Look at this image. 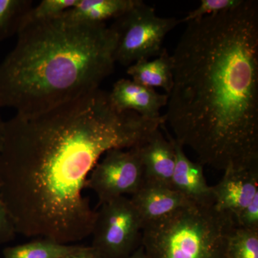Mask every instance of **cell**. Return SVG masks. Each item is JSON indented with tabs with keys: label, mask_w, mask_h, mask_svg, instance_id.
<instances>
[{
	"label": "cell",
	"mask_w": 258,
	"mask_h": 258,
	"mask_svg": "<svg viewBox=\"0 0 258 258\" xmlns=\"http://www.w3.org/2000/svg\"><path fill=\"white\" fill-rule=\"evenodd\" d=\"M5 121L3 120L0 113V139H1L2 133H3V125H4Z\"/></svg>",
	"instance_id": "cell-24"
},
{
	"label": "cell",
	"mask_w": 258,
	"mask_h": 258,
	"mask_svg": "<svg viewBox=\"0 0 258 258\" xmlns=\"http://www.w3.org/2000/svg\"><path fill=\"white\" fill-rule=\"evenodd\" d=\"M186 24L171 55L166 123L203 165L258 166V2Z\"/></svg>",
	"instance_id": "cell-2"
},
{
	"label": "cell",
	"mask_w": 258,
	"mask_h": 258,
	"mask_svg": "<svg viewBox=\"0 0 258 258\" xmlns=\"http://www.w3.org/2000/svg\"><path fill=\"white\" fill-rule=\"evenodd\" d=\"M212 189L215 208L235 217L258 195V166L225 171L221 181Z\"/></svg>",
	"instance_id": "cell-8"
},
{
	"label": "cell",
	"mask_w": 258,
	"mask_h": 258,
	"mask_svg": "<svg viewBox=\"0 0 258 258\" xmlns=\"http://www.w3.org/2000/svg\"><path fill=\"white\" fill-rule=\"evenodd\" d=\"M114 20L111 28L116 35L115 62L128 67L160 55L166 35L181 23L176 18L158 16L154 8L141 0Z\"/></svg>",
	"instance_id": "cell-5"
},
{
	"label": "cell",
	"mask_w": 258,
	"mask_h": 258,
	"mask_svg": "<svg viewBox=\"0 0 258 258\" xmlns=\"http://www.w3.org/2000/svg\"><path fill=\"white\" fill-rule=\"evenodd\" d=\"M236 226L233 215L215 205L191 204L144 224L141 244L148 258H226Z\"/></svg>",
	"instance_id": "cell-4"
},
{
	"label": "cell",
	"mask_w": 258,
	"mask_h": 258,
	"mask_svg": "<svg viewBox=\"0 0 258 258\" xmlns=\"http://www.w3.org/2000/svg\"><path fill=\"white\" fill-rule=\"evenodd\" d=\"M143 227L130 199H113L97 212L92 247L105 258H128L139 247Z\"/></svg>",
	"instance_id": "cell-6"
},
{
	"label": "cell",
	"mask_w": 258,
	"mask_h": 258,
	"mask_svg": "<svg viewBox=\"0 0 258 258\" xmlns=\"http://www.w3.org/2000/svg\"><path fill=\"white\" fill-rule=\"evenodd\" d=\"M0 63V108L44 113L99 88L114 69L116 35L106 24L63 17L24 25Z\"/></svg>",
	"instance_id": "cell-3"
},
{
	"label": "cell",
	"mask_w": 258,
	"mask_h": 258,
	"mask_svg": "<svg viewBox=\"0 0 258 258\" xmlns=\"http://www.w3.org/2000/svg\"><path fill=\"white\" fill-rule=\"evenodd\" d=\"M80 246L58 243L47 239L32 241L6 247L4 258H62L79 249Z\"/></svg>",
	"instance_id": "cell-15"
},
{
	"label": "cell",
	"mask_w": 258,
	"mask_h": 258,
	"mask_svg": "<svg viewBox=\"0 0 258 258\" xmlns=\"http://www.w3.org/2000/svg\"><path fill=\"white\" fill-rule=\"evenodd\" d=\"M226 258H258V230L236 226L227 239Z\"/></svg>",
	"instance_id": "cell-17"
},
{
	"label": "cell",
	"mask_w": 258,
	"mask_h": 258,
	"mask_svg": "<svg viewBox=\"0 0 258 258\" xmlns=\"http://www.w3.org/2000/svg\"><path fill=\"white\" fill-rule=\"evenodd\" d=\"M127 74L134 82L148 88H163L169 94L173 86L171 55L164 50L154 60H141L131 64Z\"/></svg>",
	"instance_id": "cell-14"
},
{
	"label": "cell",
	"mask_w": 258,
	"mask_h": 258,
	"mask_svg": "<svg viewBox=\"0 0 258 258\" xmlns=\"http://www.w3.org/2000/svg\"><path fill=\"white\" fill-rule=\"evenodd\" d=\"M161 127L166 131L168 139L164 138L159 128L139 146L144 167V183L171 188V179L176 164V152L172 139L166 131L165 123H163Z\"/></svg>",
	"instance_id": "cell-9"
},
{
	"label": "cell",
	"mask_w": 258,
	"mask_h": 258,
	"mask_svg": "<svg viewBox=\"0 0 258 258\" xmlns=\"http://www.w3.org/2000/svg\"><path fill=\"white\" fill-rule=\"evenodd\" d=\"M79 0H42L32 6L24 17L21 27L32 22L57 18L74 6ZM20 27V28H21Z\"/></svg>",
	"instance_id": "cell-18"
},
{
	"label": "cell",
	"mask_w": 258,
	"mask_h": 258,
	"mask_svg": "<svg viewBox=\"0 0 258 258\" xmlns=\"http://www.w3.org/2000/svg\"><path fill=\"white\" fill-rule=\"evenodd\" d=\"M62 258H105L96 249L80 246L79 249Z\"/></svg>",
	"instance_id": "cell-22"
},
{
	"label": "cell",
	"mask_w": 258,
	"mask_h": 258,
	"mask_svg": "<svg viewBox=\"0 0 258 258\" xmlns=\"http://www.w3.org/2000/svg\"><path fill=\"white\" fill-rule=\"evenodd\" d=\"M16 234L13 220L0 194V244L13 240Z\"/></svg>",
	"instance_id": "cell-21"
},
{
	"label": "cell",
	"mask_w": 258,
	"mask_h": 258,
	"mask_svg": "<svg viewBox=\"0 0 258 258\" xmlns=\"http://www.w3.org/2000/svg\"><path fill=\"white\" fill-rule=\"evenodd\" d=\"M171 139L175 149L176 164L171 187L193 203L215 205L212 186L207 184L203 164L190 160L185 155L182 146L173 137Z\"/></svg>",
	"instance_id": "cell-11"
},
{
	"label": "cell",
	"mask_w": 258,
	"mask_h": 258,
	"mask_svg": "<svg viewBox=\"0 0 258 258\" xmlns=\"http://www.w3.org/2000/svg\"><path fill=\"white\" fill-rule=\"evenodd\" d=\"M138 0H79L61 15L75 23L101 25L115 20L137 4Z\"/></svg>",
	"instance_id": "cell-13"
},
{
	"label": "cell",
	"mask_w": 258,
	"mask_h": 258,
	"mask_svg": "<svg viewBox=\"0 0 258 258\" xmlns=\"http://www.w3.org/2000/svg\"><path fill=\"white\" fill-rule=\"evenodd\" d=\"M128 258H148L147 254L144 252L143 246L141 244L140 246L136 249L135 251L131 254Z\"/></svg>",
	"instance_id": "cell-23"
},
{
	"label": "cell",
	"mask_w": 258,
	"mask_h": 258,
	"mask_svg": "<svg viewBox=\"0 0 258 258\" xmlns=\"http://www.w3.org/2000/svg\"><path fill=\"white\" fill-rule=\"evenodd\" d=\"M144 225L166 216L191 204L182 194L162 185L144 183L130 199Z\"/></svg>",
	"instance_id": "cell-12"
},
{
	"label": "cell",
	"mask_w": 258,
	"mask_h": 258,
	"mask_svg": "<svg viewBox=\"0 0 258 258\" xmlns=\"http://www.w3.org/2000/svg\"><path fill=\"white\" fill-rule=\"evenodd\" d=\"M236 225L240 228L258 230V195L235 217Z\"/></svg>",
	"instance_id": "cell-20"
},
{
	"label": "cell",
	"mask_w": 258,
	"mask_h": 258,
	"mask_svg": "<svg viewBox=\"0 0 258 258\" xmlns=\"http://www.w3.org/2000/svg\"><path fill=\"white\" fill-rule=\"evenodd\" d=\"M165 120L117 111L98 88L5 121L0 194L16 233L64 244L92 235L97 211L83 191L93 168L108 151L143 144Z\"/></svg>",
	"instance_id": "cell-1"
},
{
	"label": "cell",
	"mask_w": 258,
	"mask_h": 258,
	"mask_svg": "<svg viewBox=\"0 0 258 258\" xmlns=\"http://www.w3.org/2000/svg\"><path fill=\"white\" fill-rule=\"evenodd\" d=\"M32 4L30 0H0V42L18 33Z\"/></svg>",
	"instance_id": "cell-16"
},
{
	"label": "cell",
	"mask_w": 258,
	"mask_h": 258,
	"mask_svg": "<svg viewBox=\"0 0 258 258\" xmlns=\"http://www.w3.org/2000/svg\"><path fill=\"white\" fill-rule=\"evenodd\" d=\"M139 146L108 151L93 168L87 187L96 194L101 205L125 195H133L144 184Z\"/></svg>",
	"instance_id": "cell-7"
},
{
	"label": "cell",
	"mask_w": 258,
	"mask_h": 258,
	"mask_svg": "<svg viewBox=\"0 0 258 258\" xmlns=\"http://www.w3.org/2000/svg\"><path fill=\"white\" fill-rule=\"evenodd\" d=\"M242 1V0H202L198 8L190 12L185 18L180 20V22L181 23H187L204 17L227 11L240 5Z\"/></svg>",
	"instance_id": "cell-19"
},
{
	"label": "cell",
	"mask_w": 258,
	"mask_h": 258,
	"mask_svg": "<svg viewBox=\"0 0 258 258\" xmlns=\"http://www.w3.org/2000/svg\"><path fill=\"white\" fill-rule=\"evenodd\" d=\"M109 94L111 104L117 111H132L149 119L161 116L160 111L168 103V94L157 93L131 79H120L113 85Z\"/></svg>",
	"instance_id": "cell-10"
}]
</instances>
